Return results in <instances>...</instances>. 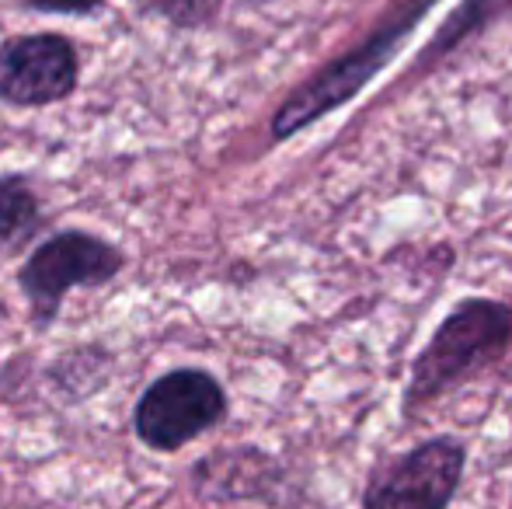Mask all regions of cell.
<instances>
[{
    "label": "cell",
    "instance_id": "6da1fadb",
    "mask_svg": "<svg viewBox=\"0 0 512 509\" xmlns=\"http://www.w3.org/2000/svg\"><path fill=\"white\" fill-rule=\"evenodd\" d=\"M512 346V307L495 297H464L415 353L401 394V415L418 419L481 370L495 367Z\"/></svg>",
    "mask_w": 512,
    "mask_h": 509
},
{
    "label": "cell",
    "instance_id": "7a4b0ae2",
    "mask_svg": "<svg viewBox=\"0 0 512 509\" xmlns=\"http://www.w3.org/2000/svg\"><path fill=\"white\" fill-rule=\"evenodd\" d=\"M432 7H436V0H401V4H394L391 11L373 25V32L366 35V39H359L356 46L345 49L342 56L324 63L317 74H310L300 88H293L290 95L279 102L276 116H272V123H269L272 140L276 143L290 140L300 129L314 126L317 119L331 116V112H338L345 102L363 95L373 77L401 53L408 35L422 25Z\"/></svg>",
    "mask_w": 512,
    "mask_h": 509
},
{
    "label": "cell",
    "instance_id": "3957f363",
    "mask_svg": "<svg viewBox=\"0 0 512 509\" xmlns=\"http://www.w3.org/2000/svg\"><path fill=\"white\" fill-rule=\"evenodd\" d=\"M467 440L436 433L370 464L359 509H450L467 475Z\"/></svg>",
    "mask_w": 512,
    "mask_h": 509
},
{
    "label": "cell",
    "instance_id": "277c9868",
    "mask_svg": "<svg viewBox=\"0 0 512 509\" xmlns=\"http://www.w3.org/2000/svg\"><path fill=\"white\" fill-rule=\"evenodd\" d=\"M126 269V252L91 231H56L18 269V290L39 328L53 325L67 293L81 286H108Z\"/></svg>",
    "mask_w": 512,
    "mask_h": 509
},
{
    "label": "cell",
    "instance_id": "5b68a950",
    "mask_svg": "<svg viewBox=\"0 0 512 509\" xmlns=\"http://www.w3.org/2000/svg\"><path fill=\"white\" fill-rule=\"evenodd\" d=\"M230 412L223 384L203 367L161 374L133 405V433L157 454H175L216 429Z\"/></svg>",
    "mask_w": 512,
    "mask_h": 509
},
{
    "label": "cell",
    "instance_id": "8992f818",
    "mask_svg": "<svg viewBox=\"0 0 512 509\" xmlns=\"http://www.w3.org/2000/svg\"><path fill=\"white\" fill-rule=\"evenodd\" d=\"M77 84L81 56L67 35L32 32L0 42V102L11 109H46L67 102Z\"/></svg>",
    "mask_w": 512,
    "mask_h": 509
},
{
    "label": "cell",
    "instance_id": "52a82bcc",
    "mask_svg": "<svg viewBox=\"0 0 512 509\" xmlns=\"http://www.w3.org/2000/svg\"><path fill=\"white\" fill-rule=\"evenodd\" d=\"M192 482L199 496L216 503H279L276 489H283V468L258 447H230L199 461Z\"/></svg>",
    "mask_w": 512,
    "mask_h": 509
},
{
    "label": "cell",
    "instance_id": "ba28073f",
    "mask_svg": "<svg viewBox=\"0 0 512 509\" xmlns=\"http://www.w3.org/2000/svg\"><path fill=\"white\" fill-rule=\"evenodd\" d=\"M506 18H512V0H464V4L443 21V28L429 39V46L422 49L418 63L425 67V63L443 60L460 42L474 39L481 28L495 25V21H506Z\"/></svg>",
    "mask_w": 512,
    "mask_h": 509
},
{
    "label": "cell",
    "instance_id": "9c48e42d",
    "mask_svg": "<svg viewBox=\"0 0 512 509\" xmlns=\"http://www.w3.org/2000/svg\"><path fill=\"white\" fill-rule=\"evenodd\" d=\"M42 203L25 175H0V252L39 231Z\"/></svg>",
    "mask_w": 512,
    "mask_h": 509
},
{
    "label": "cell",
    "instance_id": "30bf717a",
    "mask_svg": "<svg viewBox=\"0 0 512 509\" xmlns=\"http://www.w3.org/2000/svg\"><path fill=\"white\" fill-rule=\"evenodd\" d=\"M140 18L164 21L178 32H199L209 28L223 11V0H129Z\"/></svg>",
    "mask_w": 512,
    "mask_h": 509
},
{
    "label": "cell",
    "instance_id": "8fae6325",
    "mask_svg": "<svg viewBox=\"0 0 512 509\" xmlns=\"http://www.w3.org/2000/svg\"><path fill=\"white\" fill-rule=\"evenodd\" d=\"M25 11L35 14H70V18H88L105 7V0H21Z\"/></svg>",
    "mask_w": 512,
    "mask_h": 509
},
{
    "label": "cell",
    "instance_id": "7c38bea8",
    "mask_svg": "<svg viewBox=\"0 0 512 509\" xmlns=\"http://www.w3.org/2000/svg\"><path fill=\"white\" fill-rule=\"evenodd\" d=\"M244 4H269V0H244Z\"/></svg>",
    "mask_w": 512,
    "mask_h": 509
}]
</instances>
